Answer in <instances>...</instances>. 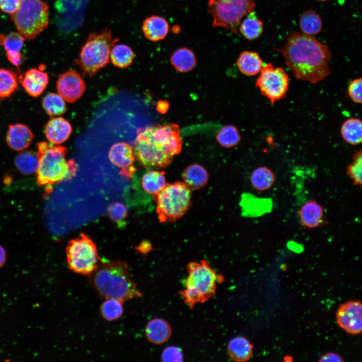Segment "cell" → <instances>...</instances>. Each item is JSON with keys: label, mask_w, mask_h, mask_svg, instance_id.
<instances>
[{"label": "cell", "mask_w": 362, "mask_h": 362, "mask_svg": "<svg viewBox=\"0 0 362 362\" xmlns=\"http://www.w3.org/2000/svg\"><path fill=\"white\" fill-rule=\"evenodd\" d=\"M18 86V77L13 71L0 69V99L11 97Z\"/></svg>", "instance_id": "1f68e13d"}, {"label": "cell", "mask_w": 362, "mask_h": 362, "mask_svg": "<svg viewBox=\"0 0 362 362\" xmlns=\"http://www.w3.org/2000/svg\"><path fill=\"white\" fill-rule=\"evenodd\" d=\"M343 138L351 145H356L362 140V123L360 120L350 118L345 121L341 128Z\"/></svg>", "instance_id": "f1b7e54d"}, {"label": "cell", "mask_w": 362, "mask_h": 362, "mask_svg": "<svg viewBox=\"0 0 362 362\" xmlns=\"http://www.w3.org/2000/svg\"><path fill=\"white\" fill-rule=\"evenodd\" d=\"M191 190L184 182L166 184L154 196L159 220L173 222L184 216L191 206Z\"/></svg>", "instance_id": "8992f818"}, {"label": "cell", "mask_w": 362, "mask_h": 362, "mask_svg": "<svg viewBox=\"0 0 362 362\" xmlns=\"http://www.w3.org/2000/svg\"><path fill=\"white\" fill-rule=\"evenodd\" d=\"M24 41L25 39L18 32H11L7 35L0 34V45L4 47L9 60L17 67L19 72V66L24 60L21 51Z\"/></svg>", "instance_id": "ac0fdd59"}, {"label": "cell", "mask_w": 362, "mask_h": 362, "mask_svg": "<svg viewBox=\"0 0 362 362\" xmlns=\"http://www.w3.org/2000/svg\"><path fill=\"white\" fill-rule=\"evenodd\" d=\"M187 268L188 275L185 288L179 294L185 304L192 309L196 304L204 303L214 296L217 285L223 277L218 275L206 260L190 262Z\"/></svg>", "instance_id": "277c9868"}, {"label": "cell", "mask_w": 362, "mask_h": 362, "mask_svg": "<svg viewBox=\"0 0 362 362\" xmlns=\"http://www.w3.org/2000/svg\"><path fill=\"white\" fill-rule=\"evenodd\" d=\"M236 64L242 73L252 76L260 71L263 62L257 53L244 51L240 54Z\"/></svg>", "instance_id": "cb8c5ba5"}, {"label": "cell", "mask_w": 362, "mask_h": 362, "mask_svg": "<svg viewBox=\"0 0 362 362\" xmlns=\"http://www.w3.org/2000/svg\"><path fill=\"white\" fill-rule=\"evenodd\" d=\"M88 276L89 284L102 298L124 302L142 296L124 261L100 260L96 269Z\"/></svg>", "instance_id": "7a4b0ae2"}, {"label": "cell", "mask_w": 362, "mask_h": 362, "mask_svg": "<svg viewBox=\"0 0 362 362\" xmlns=\"http://www.w3.org/2000/svg\"><path fill=\"white\" fill-rule=\"evenodd\" d=\"M118 41L108 29L90 33L81 46L76 61L83 75L92 76L104 67L110 62L112 48Z\"/></svg>", "instance_id": "5b68a950"}, {"label": "cell", "mask_w": 362, "mask_h": 362, "mask_svg": "<svg viewBox=\"0 0 362 362\" xmlns=\"http://www.w3.org/2000/svg\"><path fill=\"white\" fill-rule=\"evenodd\" d=\"M14 163L19 171L24 174H30L36 172L39 160L36 153L26 151L18 154L14 159Z\"/></svg>", "instance_id": "d6a6232c"}, {"label": "cell", "mask_w": 362, "mask_h": 362, "mask_svg": "<svg viewBox=\"0 0 362 362\" xmlns=\"http://www.w3.org/2000/svg\"><path fill=\"white\" fill-rule=\"evenodd\" d=\"M151 245L148 242H142L139 246L138 250L141 252L146 253L148 252L151 249Z\"/></svg>", "instance_id": "f6af8a7d"}, {"label": "cell", "mask_w": 362, "mask_h": 362, "mask_svg": "<svg viewBox=\"0 0 362 362\" xmlns=\"http://www.w3.org/2000/svg\"><path fill=\"white\" fill-rule=\"evenodd\" d=\"M161 359L164 362H180L183 361L182 350L175 346L166 347L161 354Z\"/></svg>", "instance_id": "f35d334b"}, {"label": "cell", "mask_w": 362, "mask_h": 362, "mask_svg": "<svg viewBox=\"0 0 362 362\" xmlns=\"http://www.w3.org/2000/svg\"><path fill=\"white\" fill-rule=\"evenodd\" d=\"M22 0H0V9L10 16L19 9Z\"/></svg>", "instance_id": "60d3db41"}, {"label": "cell", "mask_w": 362, "mask_h": 362, "mask_svg": "<svg viewBox=\"0 0 362 362\" xmlns=\"http://www.w3.org/2000/svg\"><path fill=\"white\" fill-rule=\"evenodd\" d=\"M145 334L150 342L154 344H161L166 342L170 337L171 328L169 323L164 319L154 318L146 324Z\"/></svg>", "instance_id": "ffe728a7"}, {"label": "cell", "mask_w": 362, "mask_h": 362, "mask_svg": "<svg viewBox=\"0 0 362 362\" xmlns=\"http://www.w3.org/2000/svg\"><path fill=\"white\" fill-rule=\"evenodd\" d=\"M227 351L233 360L238 362L246 361L249 360L252 355L253 345L244 337H235L229 342Z\"/></svg>", "instance_id": "603a6c76"}, {"label": "cell", "mask_w": 362, "mask_h": 362, "mask_svg": "<svg viewBox=\"0 0 362 362\" xmlns=\"http://www.w3.org/2000/svg\"><path fill=\"white\" fill-rule=\"evenodd\" d=\"M134 154L140 163L148 168H164L169 165L173 157L167 155L161 147L137 132Z\"/></svg>", "instance_id": "8fae6325"}, {"label": "cell", "mask_w": 362, "mask_h": 362, "mask_svg": "<svg viewBox=\"0 0 362 362\" xmlns=\"http://www.w3.org/2000/svg\"><path fill=\"white\" fill-rule=\"evenodd\" d=\"M182 177L184 184L191 190L202 189L207 184L209 175L201 165L195 163L187 166L184 170Z\"/></svg>", "instance_id": "7402d4cb"}, {"label": "cell", "mask_w": 362, "mask_h": 362, "mask_svg": "<svg viewBox=\"0 0 362 362\" xmlns=\"http://www.w3.org/2000/svg\"><path fill=\"white\" fill-rule=\"evenodd\" d=\"M336 318L340 327L349 334L356 335L362 331V305L359 301H349L341 304Z\"/></svg>", "instance_id": "7c38bea8"}, {"label": "cell", "mask_w": 362, "mask_h": 362, "mask_svg": "<svg viewBox=\"0 0 362 362\" xmlns=\"http://www.w3.org/2000/svg\"><path fill=\"white\" fill-rule=\"evenodd\" d=\"M123 302L116 299H105L100 307L102 316L109 321L120 318L123 314Z\"/></svg>", "instance_id": "e575fe53"}, {"label": "cell", "mask_w": 362, "mask_h": 362, "mask_svg": "<svg viewBox=\"0 0 362 362\" xmlns=\"http://www.w3.org/2000/svg\"><path fill=\"white\" fill-rule=\"evenodd\" d=\"M58 94L68 103H74L78 99L85 90V83L79 74L70 70L58 77L56 82Z\"/></svg>", "instance_id": "4fadbf2b"}, {"label": "cell", "mask_w": 362, "mask_h": 362, "mask_svg": "<svg viewBox=\"0 0 362 362\" xmlns=\"http://www.w3.org/2000/svg\"><path fill=\"white\" fill-rule=\"evenodd\" d=\"M42 105L45 112L51 117L61 115L66 111L63 98L54 93L45 96L42 101Z\"/></svg>", "instance_id": "836d02e7"}, {"label": "cell", "mask_w": 362, "mask_h": 362, "mask_svg": "<svg viewBox=\"0 0 362 362\" xmlns=\"http://www.w3.org/2000/svg\"><path fill=\"white\" fill-rule=\"evenodd\" d=\"M66 254L68 268L82 275H89L100 261L96 244L83 234L69 241Z\"/></svg>", "instance_id": "9c48e42d"}, {"label": "cell", "mask_w": 362, "mask_h": 362, "mask_svg": "<svg viewBox=\"0 0 362 362\" xmlns=\"http://www.w3.org/2000/svg\"><path fill=\"white\" fill-rule=\"evenodd\" d=\"M300 222L303 227L315 228L325 225L324 208L315 199L305 203L298 211Z\"/></svg>", "instance_id": "9a60e30c"}, {"label": "cell", "mask_w": 362, "mask_h": 362, "mask_svg": "<svg viewBox=\"0 0 362 362\" xmlns=\"http://www.w3.org/2000/svg\"><path fill=\"white\" fill-rule=\"evenodd\" d=\"M252 186L259 191L270 189L275 182V176L273 171L266 166L256 168L250 177Z\"/></svg>", "instance_id": "4316f807"}, {"label": "cell", "mask_w": 362, "mask_h": 362, "mask_svg": "<svg viewBox=\"0 0 362 362\" xmlns=\"http://www.w3.org/2000/svg\"><path fill=\"white\" fill-rule=\"evenodd\" d=\"M45 135L53 144H60L67 140L72 132L70 124L62 117L53 118L45 126Z\"/></svg>", "instance_id": "d6986e66"}, {"label": "cell", "mask_w": 362, "mask_h": 362, "mask_svg": "<svg viewBox=\"0 0 362 362\" xmlns=\"http://www.w3.org/2000/svg\"><path fill=\"white\" fill-rule=\"evenodd\" d=\"M109 158L114 165L121 169L120 173L122 175L131 177L136 170L133 165V150L127 143L119 142L114 144L109 150Z\"/></svg>", "instance_id": "5bb4252c"}, {"label": "cell", "mask_w": 362, "mask_h": 362, "mask_svg": "<svg viewBox=\"0 0 362 362\" xmlns=\"http://www.w3.org/2000/svg\"><path fill=\"white\" fill-rule=\"evenodd\" d=\"M37 148L39 164L36 172L38 185H51L69 179L75 173V162L65 159V147L42 141L37 144Z\"/></svg>", "instance_id": "3957f363"}, {"label": "cell", "mask_w": 362, "mask_h": 362, "mask_svg": "<svg viewBox=\"0 0 362 362\" xmlns=\"http://www.w3.org/2000/svg\"><path fill=\"white\" fill-rule=\"evenodd\" d=\"M277 50L297 79L316 83L330 73L331 52L312 35L292 32L283 48Z\"/></svg>", "instance_id": "6da1fadb"}, {"label": "cell", "mask_w": 362, "mask_h": 362, "mask_svg": "<svg viewBox=\"0 0 362 362\" xmlns=\"http://www.w3.org/2000/svg\"><path fill=\"white\" fill-rule=\"evenodd\" d=\"M49 82L48 74L40 68H32L25 73L22 85L31 97L36 98L41 95Z\"/></svg>", "instance_id": "e0dca14e"}, {"label": "cell", "mask_w": 362, "mask_h": 362, "mask_svg": "<svg viewBox=\"0 0 362 362\" xmlns=\"http://www.w3.org/2000/svg\"><path fill=\"white\" fill-rule=\"evenodd\" d=\"M142 30L147 39L158 41L163 39L167 36L169 26L164 18L158 16H151L144 20Z\"/></svg>", "instance_id": "44dd1931"}, {"label": "cell", "mask_w": 362, "mask_h": 362, "mask_svg": "<svg viewBox=\"0 0 362 362\" xmlns=\"http://www.w3.org/2000/svg\"><path fill=\"white\" fill-rule=\"evenodd\" d=\"M352 162L346 167V174L352 180L354 186H361L362 184V153L361 150L356 151L352 155Z\"/></svg>", "instance_id": "8d00e7d4"}, {"label": "cell", "mask_w": 362, "mask_h": 362, "mask_svg": "<svg viewBox=\"0 0 362 362\" xmlns=\"http://www.w3.org/2000/svg\"><path fill=\"white\" fill-rule=\"evenodd\" d=\"M289 83L288 75L283 68L269 63L261 68L255 85L273 105L286 96Z\"/></svg>", "instance_id": "30bf717a"}, {"label": "cell", "mask_w": 362, "mask_h": 362, "mask_svg": "<svg viewBox=\"0 0 362 362\" xmlns=\"http://www.w3.org/2000/svg\"><path fill=\"white\" fill-rule=\"evenodd\" d=\"M168 108V104L166 101H160L157 103V110L161 113H164Z\"/></svg>", "instance_id": "7bdbcfd3"}, {"label": "cell", "mask_w": 362, "mask_h": 362, "mask_svg": "<svg viewBox=\"0 0 362 362\" xmlns=\"http://www.w3.org/2000/svg\"><path fill=\"white\" fill-rule=\"evenodd\" d=\"M301 30L309 35H314L321 32L322 21L320 16L315 11L308 10L303 12L299 19Z\"/></svg>", "instance_id": "4dcf8cb0"}, {"label": "cell", "mask_w": 362, "mask_h": 362, "mask_svg": "<svg viewBox=\"0 0 362 362\" xmlns=\"http://www.w3.org/2000/svg\"><path fill=\"white\" fill-rule=\"evenodd\" d=\"M216 139L221 146L230 148L238 144L240 140V136L236 127L232 125H226L218 131Z\"/></svg>", "instance_id": "d590c367"}, {"label": "cell", "mask_w": 362, "mask_h": 362, "mask_svg": "<svg viewBox=\"0 0 362 362\" xmlns=\"http://www.w3.org/2000/svg\"><path fill=\"white\" fill-rule=\"evenodd\" d=\"M170 61L177 71L187 72L194 68L196 64V58L191 49L183 47L173 52L170 57Z\"/></svg>", "instance_id": "d4e9b609"}, {"label": "cell", "mask_w": 362, "mask_h": 362, "mask_svg": "<svg viewBox=\"0 0 362 362\" xmlns=\"http://www.w3.org/2000/svg\"><path fill=\"white\" fill-rule=\"evenodd\" d=\"M362 79L361 77L353 80L348 87V93L351 100L356 103L362 102Z\"/></svg>", "instance_id": "ab89813d"}, {"label": "cell", "mask_w": 362, "mask_h": 362, "mask_svg": "<svg viewBox=\"0 0 362 362\" xmlns=\"http://www.w3.org/2000/svg\"><path fill=\"white\" fill-rule=\"evenodd\" d=\"M165 172L151 170L142 176L141 186L145 192L154 196L160 192L166 186Z\"/></svg>", "instance_id": "484cf974"}, {"label": "cell", "mask_w": 362, "mask_h": 362, "mask_svg": "<svg viewBox=\"0 0 362 362\" xmlns=\"http://www.w3.org/2000/svg\"><path fill=\"white\" fill-rule=\"evenodd\" d=\"M49 6L41 0H22L11 18L18 33L31 40L46 29L49 24Z\"/></svg>", "instance_id": "52a82bcc"}, {"label": "cell", "mask_w": 362, "mask_h": 362, "mask_svg": "<svg viewBox=\"0 0 362 362\" xmlns=\"http://www.w3.org/2000/svg\"><path fill=\"white\" fill-rule=\"evenodd\" d=\"M254 7L252 0H210L208 13L214 27H223L236 34L242 18Z\"/></svg>", "instance_id": "ba28073f"}, {"label": "cell", "mask_w": 362, "mask_h": 362, "mask_svg": "<svg viewBox=\"0 0 362 362\" xmlns=\"http://www.w3.org/2000/svg\"><path fill=\"white\" fill-rule=\"evenodd\" d=\"M134 53L127 45L116 44L112 48L110 59L117 67L124 68L130 66L133 61Z\"/></svg>", "instance_id": "83f0119b"}, {"label": "cell", "mask_w": 362, "mask_h": 362, "mask_svg": "<svg viewBox=\"0 0 362 362\" xmlns=\"http://www.w3.org/2000/svg\"><path fill=\"white\" fill-rule=\"evenodd\" d=\"M319 1H326V0H319Z\"/></svg>", "instance_id": "bcb514c9"}, {"label": "cell", "mask_w": 362, "mask_h": 362, "mask_svg": "<svg viewBox=\"0 0 362 362\" xmlns=\"http://www.w3.org/2000/svg\"><path fill=\"white\" fill-rule=\"evenodd\" d=\"M239 27L241 34L247 40H253L258 38L263 31V23L253 12L249 13Z\"/></svg>", "instance_id": "f546056e"}, {"label": "cell", "mask_w": 362, "mask_h": 362, "mask_svg": "<svg viewBox=\"0 0 362 362\" xmlns=\"http://www.w3.org/2000/svg\"><path fill=\"white\" fill-rule=\"evenodd\" d=\"M108 214L111 219L118 224H121L127 217V209L122 203L115 202L109 206Z\"/></svg>", "instance_id": "74e56055"}, {"label": "cell", "mask_w": 362, "mask_h": 362, "mask_svg": "<svg viewBox=\"0 0 362 362\" xmlns=\"http://www.w3.org/2000/svg\"><path fill=\"white\" fill-rule=\"evenodd\" d=\"M33 138L34 134L27 126L17 123L9 125L6 139L11 149L21 151L30 146Z\"/></svg>", "instance_id": "2e32d148"}, {"label": "cell", "mask_w": 362, "mask_h": 362, "mask_svg": "<svg viewBox=\"0 0 362 362\" xmlns=\"http://www.w3.org/2000/svg\"><path fill=\"white\" fill-rule=\"evenodd\" d=\"M6 252L4 247L0 245V268L4 266L6 261Z\"/></svg>", "instance_id": "ee69618b"}, {"label": "cell", "mask_w": 362, "mask_h": 362, "mask_svg": "<svg viewBox=\"0 0 362 362\" xmlns=\"http://www.w3.org/2000/svg\"><path fill=\"white\" fill-rule=\"evenodd\" d=\"M318 361L321 362H343L344 360L338 354L333 352H329L323 354Z\"/></svg>", "instance_id": "b9f144b4"}]
</instances>
